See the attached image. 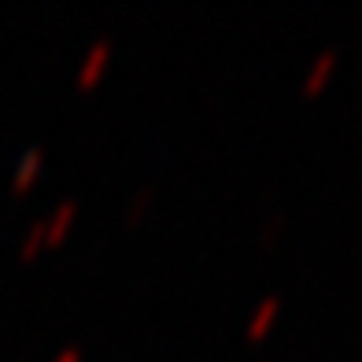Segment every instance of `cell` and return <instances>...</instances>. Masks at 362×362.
Here are the masks:
<instances>
[{
	"instance_id": "6da1fadb",
	"label": "cell",
	"mask_w": 362,
	"mask_h": 362,
	"mask_svg": "<svg viewBox=\"0 0 362 362\" xmlns=\"http://www.w3.org/2000/svg\"><path fill=\"white\" fill-rule=\"evenodd\" d=\"M107 59H111V41L107 37H100L89 52H86V59H81V71H78V89H93L96 81H100V74H104V67H107Z\"/></svg>"
},
{
	"instance_id": "7a4b0ae2",
	"label": "cell",
	"mask_w": 362,
	"mask_h": 362,
	"mask_svg": "<svg viewBox=\"0 0 362 362\" xmlns=\"http://www.w3.org/2000/svg\"><path fill=\"white\" fill-rule=\"evenodd\" d=\"M41 163H45V152H41V148H37V144H34V148H26L23 159H19V167H15L11 189H15V192H26V189L37 181V174H41Z\"/></svg>"
},
{
	"instance_id": "3957f363",
	"label": "cell",
	"mask_w": 362,
	"mask_h": 362,
	"mask_svg": "<svg viewBox=\"0 0 362 362\" xmlns=\"http://www.w3.org/2000/svg\"><path fill=\"white\" fill-rule=\"evenodd\" d=\"M74 215H78V204H74V200H63V204L52 211V218H45V244H59L63 233L71 229Z\"/></svg>"
},
{
	"instance_id": "277c9868",
	"label": "cell",
	"mask_w": 362,
	"mask_h": 362,
	"mask_svg": "<svg viewBox=\"0 0 362 362\" xmlns=\"http://www.w3.org/2000/svg\"><path fill=\"white\" fill-rule=\"evenodd\" d=\"M277 307H281V300H277V296H267V300H262V303L255 307V315H252L248 329H244V333H248V340H259V337H262V333H267V329L274 325V318H277Z\"/></svg>"
},
{
	"instance_id": "5b68a950",
	"label": "cell",
	"mask_w": 362,
	"mask_h": 362,
	"mask_svg": "<svg viewBox=\"0 0 362 362\" xmlns=\"http://www.w3.org/2000/svg\"><path fill=\"white\" fill-rule=\"evenodd\" d=\"M333 67H337V52H333V48H325V52L315 59V67L307 71V78H303V93H307V96H315V93L322 89V81L333 74Z\"/></svg>"
},
{
	"instance_id": "8992f818",
	"label": "cell",
	"mask_w": 362,
	"mask_h": 362,
	"mask_svg": "<svg viewBox=\"0 0 362 362\" xmlns=\"http://www.w3.org/2000/svg\"><path fill=\"white\" fill-rule=\"evenodd\" d=\"M41 244H45V218H37L34 226L26 229V237H23V248H19V255H23V259H30V255H34V252L41 248Z\"/></svg>"
},
{
	"instance_id": "52a82bcc",
	"label": "cell",
	"mask_w": 362,
	"mask_h": 362,
	"mask_svg": "<svg viewBox=\"0 0 362 362\" xmlns=\"http://www.w3.org/2000/svg\"><path fill=\"white\" fill-rule=\"evenodd\" d=\"M156 196V189L148 185V189H141L137 196H134V204H129V211H126V222H137L141 215H144V207H148V200Z\"/></svg>"
},
{
	"instance_id": "ba28073f",
	"label": "cell",
	"mask_w": 362,
	"mask_h": 362,
	"mask_svg": "<svg viewBox=\"0 0 362 362\" xmlns=\"http://www.w3.org/2000/svg\"><path fill=\"white\" fill-rule=\"evenodd\" d=\"M56 362H81V351H78V348H63V351L56 355Z\"/></svg>"
}]
</instances>
